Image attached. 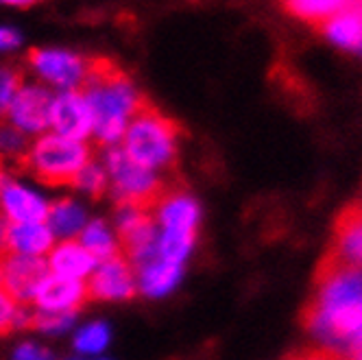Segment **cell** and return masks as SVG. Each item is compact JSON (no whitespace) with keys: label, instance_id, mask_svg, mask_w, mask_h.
I'll return each mask as SVG.
<instances>
[{"label":"cell","instance_id":"cell-1","mask_svg":"<svg viewBox=\"0 0 362 360\" xmlns=\"http://www.w3.org/2000/svg\"><path fill=\"white\" fill-rule=\"evenodd\" d=\"M305 323L332 354L362 347V269L321 265Z\"/></svg>","mask_w":362,"mask_h":360},{"label":"cell","instance_id":"cell-2","mask_svg":"<svg viewBox=\"0 0 362 360\" xmlns=\"http://www.w3.org/2000/svg\"><path fill=\"white\" fill-rule=\"evenodd\" d=\"M81 92L94 114L92 138L105 149L122 144L129 122L146 105L136 83L114 64L98 59L92 62Z\"/></svg>","mask_w":362,"mask_h":360},{"label":"cell","instance_id":"cell-3","mask_svg":"<svg viewBox=\"0 0 362 360\" xmlns=\"http://www.w3.org/2000/svg\"><path fill=\"white\" fill-rule=\"evenodd\" d=\"M136 164L160 173L168 168L179 149V127L151 105H144L129 122L120 146Z\"/></svg>","mask_w":362,"mask_h":360},{"label":"cell","instance_id":"cell-4","mask_svg":"<svg viewBox=\"0 0 362 360\" xmlns=\"http://www.w3.org/2000/svg\"><path fill=\"white\" fill-rule=\"evenodd\" d=\"M92 162V149L88 142H76L48 132L31 142L27 164L40 182L48 186H72L74 177Z\"/></svg>","mask_w":362,"mask_h":360},{"label":"cell","instance_id":"cell-5","mask_svg":"<svg viewBox=\"0 0 362 360\" xmlns=\"http://www.w3.org/2000/svg\"><path fill=\"white\" fill-rule=\"evenodd\" d=\"M100 162L110 175V190L116 203H129L148 210L164 197L166 190L160 173L136 164L120 146L105 149Z\"/></svg>","mask_w":362,"mask_h":360},{"label":"cell","instance_id":"cell-6","mask_svg":"<svg viewBox=\"0 0 362 360\" xmlns=\"http://www.w3.org/2000/svg\"><path fill=\"white\" fill-rule=\"evenodd\" d=\"M29 66L42 81V86H46L48 90L55 88L59 94V92L81 90L90 74L92 62L81 57L79 53H74V50L46 46V48L31 50Z\"/></svg>","mask_w":362,"mask_h":360},{"label":"cell","instance_id":"cell-7","mask_svg":"<svg viewBox=\"0 0 362 360\" xmlns=\"http://www.w3.org/2000/svg\"><path fill=\"white\" fill-rule=\"evenodd\" d=\"M55 94L42 83H22L11 100L7 112V122L24 136L40 138L50 132V114H53Z\"/></svg>","mask_w":362,"mask_h":360},{"label":"cell","instance_id":"cell-8","mask_svg":"<svg viewBox=\"0 0 362 360\" xmlns=\"http://www.w3.org/2000/svg\"><path fill=\"white\" fill-rule=\"evenodd\" d=\"M50 132L76 142H88L94 136V114L81 90L55 94Z\"/></svg>","mask_w":362,"mask_h":360},{"label":"cell","instance_id":"cell-9","mask_svg":"<svg viewBox=\"0 0 362 360\" xmlns=\"http://www.w3.org/2000/svg\"><path fill=\"white\" fill-rule=\"evenodd\" d=\"M88 293L98 301H127L138 293V277L124 255L98 262L88 279Z\"/></svg>","mask_w":362,"mask_h":360},{"label":"cell","instance_id":"cell-10","mask_svg":"<svg viewBox=\"0 0 362 360\" xmlns=\"http://www.w3.org/2000/svg\"><path fill=\"white\" fill-rule=\"evenodd\" d=\"M153 219L160 234L168 236H192L197 238V229L201 221V208L197 199L184 190H170L153 205Z\"/></svg>","mask_w":362,"mask_h":360},{"label":"cell","instance_id":"cell-11","mask_svg":"<svg viewBox=\"0 0 362 360\" xmlns=\"http://www.w3.org/2000/svg\"><path fill=\"white\" fill-rule=\"evenodd\" d=\"M323 265L362 269V208H347L334 229V240Z\"/></svg>","mask_w":362,"mask_h":360},{"label":"cell","instance_id":"cell-12","mask_svg":"<svg viewBox=\"0 0 362 360\" xmlns=\"http://www.w3.org/2000/svg\"><path fill=\"white\" fill-rule=\"evenodd\" d=\"M50 212V201L40 192L20 182L7 179L0 194V216L9 225L46 223Z\"/></svg>","mask_w":362,"mask_h":360},{"label":"cell","instance_id":"cell-13","mask_svg":"<svg viewBox=\"0 0 362 360\" xmlns=\"http://www.w3.org/2000/svg\"><path fill=\"white\" fill-rule=\"evenodd\" d=\"M46 260L27 258V255L5 253L3 255V289L18 301L31 303L44 277L48 275Z\"/></svg>","mask_w":362,"mask_h":360},{"label":"cell","instance_id":"cell-14","mask_svg":"<svg viewBox=\"0 0 362 360\" xmlns=\"http://www.w3.org/2000/svg\"><path fill=\"white\" fill-rule=\"evenodd\" d=\"M88 297V281L48 273L31 303L40 313H79Z\"/></svg>","mask_w":362,"mask_h":360},{"label":"cell","instance_id":"cell-15","mask_svg":"<svg viewBox=\"0 0 362 360\" xmlns=\"http://www.w3.org/2000/svg\"><path fill=\"white\" fill-rule=\"evenodd\" d=\"M48 271L53 275L88 281L96 269V260L86 251L79 240H59L46 258Z\"/></svg>","mask_w":362,"mask_h":360},{"label":"cell","instance_id":"cell-16","mask_svg":"<svg viewBox=\"0 0 362 360\" xmlns=\"http://www.w3.org/2000/svg\"><path fill=\"white\" fill-rule=\"evenodd\" d=\"M57 245L55 234L46 223H24V225H9L7 236V253L27 255V258L46 260L48 253Z\"/></svg>","mask_w":362,"mask_h":360},{"label":"cell","instance_id":"cell-17","mask_svg":"<svg viewBox=\"0 0 362 360\" xmlns=\"http://www.w3.org/2000/svg\"><path fill=\"white\" fill-rule=\"evenodd\" d=\"M136 277L138 293H142L148 299H162L179 286L181 277H184V267L168 262L158 255L155 260L136 269Z\"/></svg>","mask_w":362,"mask_h":360},{"label":"cell","instance_id":"cell-18","mask_svg":"<svg viewBox=\"0 0 362 360\" xmlns=\"http://www.w3.org/2000/svg\"><path fill=\"white\" fill-rule=\"evenodd\" d=\"M90 223L86 205L76 199H59L50 203V212L46 219V225L59 240H76L81 236V231Z\"/></svg>","mask_w":362,"mask_h":360},{"label":"cell","instance_id":"cell-19","mask_svg":"<svg viewBox=\"0 0 362 360\" xmlns=\"http://www.w3.org/2000/svg\"><path fill=\"white\" fill-rule=\"evenodd\" d=\"M76 240L86 247V251L96 262H105V260L116 258V255H122V247H120L116 229L105 219H92Z\"/></svg>","mask_w":362,"mask_h":360},{"label":"cell","instance_id":"cell-20","mask_svg":"<svg viewBox=\"0 0 362 360\" xmlns=\"http://www.w3.org/2000/svg\"><path fill=\"white\" fill-rule=\"evenodd\" d=\"M112 343V327L107 321H90L74 332L72 347L81 356H100Z\"/></svg>","mask_w":362,"mask_h":360},{"label":"cell","instance_id":"cell-21","mask_svg":"<svg viewBox=\"0 0 362 360\" xmlns=\"http://www.w3.org/2000/svg\"><path fill=\"white\" fill-rule=\"evenodd\" d=\"M349 3H339V0H293L286 5V9L305 22H319L325 24L334 16H339Z\"/></svg>","mask_w":362,"mask_h":360},{"label":"cell","instance_id":"cell-22","mask_svg":"<svg viewBox=\"0 0 362 360\" xmlns=\"http://www.w3.org/2000/svg\"><path fill=\"white\" fill-rule=\"evenodd\" d=\"M72 186H74V190H79L86 197L98 199L110 190V175L100 160H92L90 164L83 166V170L79 175L74 177Z\"/></svg>","mask_w":362,"mask_h":360},{"label":"cell","instance_id":"cell-23","mask_svg":"<svg viewBox=\"0 0 362 360\" xmlns=\"http://www.w3.org/2000/svg\"><path fill=\"white\" fill-rule=\"evenodd\" d=\"M33 323V310L18 303L3 286H0V337L11 330H20Z\"/></svg>","mask_w":362,"mask_h":360},{"label":"cell","instance_id":"cell-24","mask_svg":"<svg viewBox=\"0 0 362 360\" xmlns=\"http://www.w3.org/2000/svg\"><path fill=\"white\" fill-rule=\"evenodd\" d=\"M29 149H31L29 136H24L20 129H16L11 122L0 120V158L24 164Z\"/></svg>","mask_w":362,"mask_h":360},{"label":"cell","instance_id":"cell-25","mask_svg":"<svg viewBox=\"0 0 362 360\" xmlns=\"http://www.w3.org/2000/svg\"><path fill=\"white\" fill-rule=\"evenodd\" d=\"M76 323V313H40L33 310V323L31 327H35L42 334H48V337H59V334H66L74 327Z\"/></svg>","mask_w":362,"mask_h":360},{"label":"cell","instance_id":"cell-26","mask_svg":"<svg viewBox=\"0 0 362 360\" xmlns=\"http://www.w3.org/2000/svg\"><path fill=\"white\" fill-rule=\"evenodd\" d=\"M22 74L11 66H0V120L7 118L11 100L22 88Z\"/></svg>","mask_w":362,"mask_h":360},{"label":"cell","instance_id":"cell-27","mask_svg":"<svg viewBox=\"0 0 362 360\" xmlns=\"http://www.w3.org/2000/svg\"><path fill=\"white\" fill-rule=\"evenodd\" d=\"M11 360H55V356H53V352H50L48 347H44L40 343L24 341V343H20L13 349Z\"/></svg>","mask_w":362,"mask_h":360},{"label":"cell","instance_id":"cell-28","mask_svg":"<svg viewBox=\"0 0 362 360\" xmlns=\"http://www.w3.org/2000/svg\"><path fill=\"white\" fill-rule=\"evenodd\" d=\"M20 44H22L20 31H16L13 27L0 24V53H5V50H16Z\"/></svg>","mask_w":362,"mask_h":360},{"label":"cell","instance_id":"cell-29","mask_svg":"<svg viewBox=\"0 0 362 360\" xmlns=\"http://www.w3.org/2000/svg\"><path fill=\"white\" fill-rule=\"evenodd\" d=\"M288 360H336V354H332L329 349H310V352L295 354Z\"/></svg>","mask_w":362,"mask_h":360},{"label":"cell","instance_id":"cell-30","mask_svg":"<svg viewBox=\"0 0 362 360\" xmlns=\"http://www.w3.org/2000/svg\"><path fill=\"white\" fill-rule=\"evenodd\" d=\"M7 236H9V223L0 216V255L7 253Z\"/></svg>","mask_w":362,"mask_h":360},{"label":"cell","instance_id":"cell-31","mask_svg":"<svg viewBox=\"0 0 362 360\" xmlns=\"http://www.w3.org/2000/svg\"><path fill=\"white\" fill-rule=\"evenodd\" d=\"M5 182H7V179H5L3 170H0V194H3V186H5Z\"/></svg>","mask_w":362,"mask_h":360},{"label":"cell","instance_id":"cell-32","mask_svg":"<svg viewBox=\"0 0 362 360\" xmlns=\"http://www.w3.org/2000/svg\"><path fill=\"white\" fill-rule=\"evenodd\" d=\"M5 5H11V7H29L31 3H5Z\"/></svg>","mask_w":362,"mask_h":360},{"label":"cell","instance_id":"cell-33","mask_svg":"<svg viewBox=\"0 0 362 360\" xmlns=\"http://www.w3.org/2000/svg\"><path fill=\"white\" fill-rule=\"evenodd\" d=\"M0 286H3V255H0Z\"/></svg>","mask_w":362,"mask_h":360},{"label":"cell","instance_id":"cell-34","mask_svg":"<svg viewBox=\"0 0 362 360\" xmlns=\"http://www.w3.org/2000/svg\"><path fill=\"white\" fill-rule=\"evenodd\" d=\"M356 360H362V347L356 349Z\"/></svg>","mask_w":362,"mask_h":360},{"label":"cell","instance_id":"cell-35","mask_svg":"<svg viewBox=\"0 0 362 360\" xmlns=\"http://www.w3.org/2000/svg\"><path fill=\"white\" fill-rule=\"evenodd\" d=\"M360 208H362V203H360Z\"/></svg>","mask_w":362,"mask_h":360},{"label":"cell","instance_id":"cell-36","mask_svg":"<svg viewBox=\"0 0 362 360\" xmlns=\"http://www.w3.org/2000/svg\"><path fill=\"white\" fill-rule=\"evenodd\" d=\"M336 360H339V358H336Z\"/></svg>","mask_w":362,"mask_h":360}]
</instances>
